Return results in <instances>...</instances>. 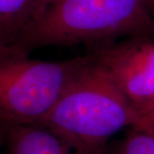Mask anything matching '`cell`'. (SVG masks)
I'll list each match as a JSON object with an SVG mask.
<instances>
[{"label":"cell","mask_w":154,"mask_h":154,"mask_svg":"<svg viewBox=\"0 0 154 154\" xmlns=\"http://www.w3.org/2000/svg\"><path fill=\"white\" fill-rule=\"evenodd\" d=\"M139 120L137 110L90 60L37 125L54 133L75 154H105L110 138L137 128Z\"/></svg>","instance_id":"cell-1"},{"label":"cell","mask_w":154,"mask_h":154,"mask_svg":"<svg viewBox=\"0 0 154 154\" xmlns=\"http://www.w3.org/2000/svg\"><path fill=\"white\" fill-rule=\"evenodd\" d=\"M152 9L149 0H57L17 46L31 52L49 46L96 47L119 38L152 36Z\"/></svg>","instance_id":"cell-2"},{"label":"cell","mask_w":154,"mask_h":154,"mask_svg":"<svg viewBox=\"0 0 154 154\" xmlns=\"http://www.w3.org/2000/svg\"><path fill=\"white\" fill-rule=\"evenodd\" d=\"M89 63L88 55L43 61L17 45H0V122L39 124Z\"/></svg>","instance_id":"cell-3"},{"label":"cell","mask_w":154,"mask_h":154,"mask_svg":"<svg viewBox=\"0 0 154 154\" xmlns=\"http://www.w3.org/2000/svg\"><path fill=\"white\" fill-rule=\"evenodd\" d=\"M88 55L92 64L110 80L138 114L153 100L154 40L152 36L116 40L94 47Z\"/></svg>","instance_id":"cell-4"},{"label":"cell","mask_w":154,"mask_h":154,"mask_svg":"<svg viewBox=\"0 0 154 154\" xmlns=\"http://www.w3.org/2000/svg\"><path fill=\"white\" fill-rule=\"evenodd\" d=\"M57 0H0V45H17Z\"/></svg>","instance_id":"cell-5"},{"label":"cell","mask_w":154,"mask_h":154,"mask_svg":"<svg viewBox=\"0 0 154 154\" xmlns=\"http://www.w3.org/2000/svg\"><path fill=\"white\" fill-rule=\"evenodd\" d=\"M4 154H75L45 127L9 124Z\"/></svg>","instance_id":"cell-6"},{"label":"cell","mask_w":154,"mask_h":154,"mask_svg":"<svg viewBox=\"0 0 154 154\" xmlns=\"http://www.w3.org/2000/svg\"><path fill=\"white\" fill-rule=\"evenodd\" d=\"M105 154H154V134L131 128Z\"/></svg>","instance_id":"cell-7"},{"label":"cell","mask_w":154,"mask_h":154,"mask_svg":"<svg viewBox=\"0 0 154 154\" xmlns=\"http://www.w3.org/2000/svg\"><path fill=\"white\" fill-rule=\"evenodd\" d=\"M139 116H140L139 124L135 128L152 133L154 127V99L140 110Z\"/></svg>","instance_id":"cell-8"},{"label":"cell","mask_w":154,"mask_h":154,"mask_svg":"<svg viewBox=\"0 0 154 154\" xmlns=\"http://www.w3.org/2000/svg\"><path fill=\"white\" fill-rule=\"evenodd\" d=\"M9 124L0 122V154H4L5 143L6 134L8 130Z\"/></svg>","instance_id":"cell-9"},{"label":"cell","mask_w":154,"mask_h":154,"mask_svg":"<svg viewBox=\"0 0 154 154\" xmlns=\"http://www.w3.org/2000/svg\"><path fill=\"white\" fill-rule=\"evenodd\" d=\"M149 2H150V4H151L152 7L154 8V0H149Z\"/></svg>","instance_id":"cell-10"},{"label":"cell","mask_w":154,"mask_h":154,"mask_svg":"<svg viewBox=\"0 0 154 154\" xmlns=\"http://www.w3.org/2000/svg\"><path fill=\"white\" fill-rule=\"evenodd\" d=\"M152 133L154 134V127H153V129H152Z\"/></svg>","instance_id":"cell-11"}]
</instances>
